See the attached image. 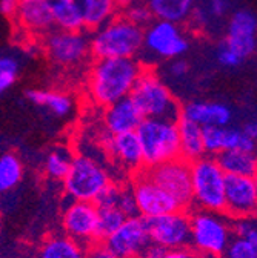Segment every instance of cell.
<instances>
[{"instance_id":"1","label":"cell","mask_w":257,"mask_h":258,"mask_svg":"<svg viewBox=\"0 0 257 258\" xmlns=\"http://www.w3.org/2000/svg\"><path fill=\"white\" fill-rule=\"evenodd\" d=\"M142 70L136 58H95L88 74L89 99L100 108L126 99Z\"/></svg>"},{"instance_id":"2","label":"cell","mask_w":257,"mask_h":258,"mask_svg":"<svg viewBox=\"0 0 257 258\" xmlns=\"http://www.w3.org/2000/svg\"><path fill=\"white\" fill-rule=\"evenodd\" d=\"M143 46V28L125 17H114L92 31L89 52L94 58H134Z\"/></svg>"},{"instance_id":"3","label":"cell","mask_w":257,"mask_h":258,"mask_svg":"<svg viewBox=\"0 0 257 258\" xmlns=\"http://www.w3.org/2000/svg\"><path fill=\"white\" fill-rule=\"evenodd\" d=\"M136 134L142 148L145 168L180 158L177 120L143 118L136 129Z\"/></svg>"},{"instance_id":"4","label":"cell","mask_w":257,"mask_h":258,"mask_svg":"<svg viewBox=\"0 0 257 258\" xmlns=\"http://www.w3.org/2000/svg\"><path fill=\"white\" fill-rule=\"evenodd\" d=\"M130 99L143 118H179L180 108L173 92L152 70H142L133 86Z\"/></svg>"},{"instance_id":"5","label":"cell","mask_w":257,"mask_h":258,"mask_svg":"<svg viewBox=\"0 0 257 258\" xmlns=\"http://www.w3.org/2000/svg\"><path fill=\"white\" fill-rule=\"evenodd\" d=\"M191 165L192 205L199 209L225 214V183L227 174L219 166L216 157L205 155Z\"/></svg>"},{"instance_id":"6","label":"cell","mask_w":257,"mask_h":258,"mask_svg":"<svg viewBox=\"0 0 257 258\" xmlns=\"http://www.w3.org/2000/svg\"><path fill=\"white\" fill-rule=\"evenodd\" d=\"M231 241V228L223 214L199 209L189 215V246L207 258H219Z\"/></svg>"},{"instance_id":"7","label":"cell","mask_w":257,"mask_h":258,"mask_svg":"<svg viewBox=\"0 0 257 258\" xmlns=\"http://www.w3.org/2000/svg\"><path fill=\"white\" fill-rule=\"evenodd\" d=\"M110 183L111 177L99 161L89 155L74 154L70 171L63 178V189L71 200L94 203Z\"/></svg>"},{"instance_id":"8","label":"cell","mask_w":257,"mask_h":258,"mask_svg":"<svg viewBox=\"0 0 257 258\" xmlns=\"http://www.w3.org/2000/svg\"><path fill=\"white\" fill-rule=\"evenodd\" d=\"M145 174L177 200L182 211L192 206L191 165L183 158H176L152 168H143Z\"/></svg>"},{"instance_id":"9","label":"cell","mask_w":257,"mask_h":258,"mask_svg":"<svg viewBox=\"0 0 257 258\" xmlns=\"http://www.w3.org/2000/svg\"><path fill=\"white\" fill-rule=\"evenodd\" d=\"M142 48L157 58L174 60L180 58L188 51L189 42L183 36L179 25L165 20H154L146 29H143Z\"/></svg>"},{"instance_id":"10","label":"cell","mask_w":257,"mask_h":258,"mask_svg":"<svg viewBox=\"0 0 257 258\" xmlns=\"http://www.w3.org/2000/svg\"><path fill=\"white\" fill-rule=\"evenodd\" d=\"M145 223L152 244L165 250L189 246V214L186 211L145 218Z\"/></svg>"},{"instance_id":"11","label":"cell","mask_w":257,"mask_h":258,"mask_svg":"<svg viewBox=\"0 0 257 258\" xmlns=\"http://www.w3.org/2000/svg\"><path fill=\"white\" fill-rule=\"evenodd\" d=\"M131 189L137 205V214L142 218H151L182 211L180 205L171 194L154 183L143 169L134 175Z\"/></svg>"},{"instance_id":"12","label":"cell","mask_w":257,"mask_h":258,"mask_svg":"<svg viewBox=\"0 0 257 258\" xmlns=\"http://www.w3.org/2000/svg\"><path fill=\"white\" fill-rule=\"evenodd\" d=\"M43 43L49 60L60 67H73L89 54V39L82 31H49Z\"/></svg>"},{"instance_id":"13","label":"cell","mask_w":257,"mask_h":258,"mask_svg":"<svg viewBox=\"0 0 257 258\" xmlns=\"http://www.w3.org/2000/svg\"><path fill=\"white\" fill-rule=\"evenodd\" d=\"M62 228L67 237L82 246L97 241V206L91 202L71 200L62 214Z\"/></svg>"},{"instance_id":"14","label":"cell","mask_w":257,"mask_h":258,"mask_svg":"<svg viewBox=\"0 0 257 258\" xmlns=\"http://www.w3.org/2000/svg\"><path fill=\"white\" fill-rule=\"evenodd\" d=\"M119 258H139L151 243L145 218L128 217L120 228L104 241Z\"/></svg>"},{"instance_id":"15","label":"cell","mask_w":257,"mask_h":258,"mask_svg":"<svg viewBox=\"0 0 257 258\" xmlns=\"http://www.w3.org/2000/svg\"><path fill=\"white\" fill-rule=\"evenodd\" d=\"M257 212V190L252 177L227 175L225 214L234 220L249 218Z\"/></svg>"},{"instance_id":"16","label":"cell","mask_w":257,"mask_h":258,"mask_svg":"<svg viewBox=\"0 0 257 258\" xmlns=\"http://www.w3.org/2000/svg\"><path fill=\"white\" fill-rule=\"evenodd\" d=\"M225 43L242 60L248 58L257 46V17L248 10L233 13L228 22Z\"/></svg>"},{"instance_id":"17","label":"cell","mask_w":257,"mask_h":258,"mask_svg":"<svg viewBox=\"0 0 257 258\" xmlns=\"http://www.w3.org/2000/svg\"><path fill=\"white\" fill-rule=\"evenodd\" d=\"M104 149H107L111 158H114L126 171L137 174L145 168L142 148L136 133H125L117 136H111L107 133V136L104 137Z\"/></svg>"},{"instance_id":"18","label":"cell","mask_w":257,"mask_h":258,"mask_svg":"<svg viewBox=\"0 0 257 258\" xmlns=\"http://www.w3.org/2000/svg\"><path fill=\"white\" fill-rule=\"evenodd\" d=\"M13 17L22 29L36 36H46L54 26L49 0H19Z\"/></svg>"},{"instance_id":"19","label":"cell","mask_w":257,"mask_h":258,"mask_svg":"<svg viewBox=\"0 0 257 258\" xmlns=\"http://www.w3.org/2000/svg\"><path fill=\"white\" fill-rule=\"evenodd\" d=\"M104 109V126L107 133L111 136L136 133V129L143 120L142 114L139 112L130 97L122 99Z\"/></svg>"},{"instance_id":"20","label":"cell","mask_w":257,"mask_h":258,"mask_svg":"<svg viewBox=\"0 0 257 258\" xmlns=\"http://www.w3.org/2000/svg\"><path fill=\"white\" fill-rule=\"evenodd\" d=\"M179 117L199 126H228L233 117L231 109L217 102H188L179 109Z\"/></svg>"},{"instance_id":"21","label":"cell","mask_w":257,"mask_h":258,"mask_svg":"<svg viewBox=\"0 0 257 258\" xmlns=\"http://www.w3.org/2000/svg\"><path fill=\"white\" fill-rule=\"evenodd\" d=\"M177 129H179V145H180V158L188 163H192L202 157H205L203 148V136L202 126L192 123L186 118H177Z\"/></svg>"},{"instance_id":"22","label":"cell","mask_w":257,"mask_h":258,"mask_svg":"<svg viewBox=\"0 0 257 258\" xmlns=\"http://www.w3.org/2000/svg\"><path fill=\"white\" fill-rule=\"evenodd\" d=\"M154 20L176 25L186 22L196 8V0H143Z\"/></svg>"},{"instance_id":"23","label":"cell","mask_w":257,"mask_h":258,"mask_svg":"<svg viewBox=\"0 0 257 258\" xmlns=\"http://www.w3.org/2000/svg\"><path fill=\"white\" fill-rule=\"evenodd\" d=\"M216 160L222 171L227 175L254 177L257 172V157L254 152L231 149L216 155Z\"/></svg>"},{"instance_id":"24","label":"cell","mask_w":257,"mask_h":258,"mask_svg":"<svg viewBox=\"0 0 257 258\" xmlns=\"http://www.w3.org/2000/svg\"><path fill=\"white\" fill-rule=\"evenodd\" d=\"M77 2L83 16L85 29L89 31H95L113 20L120 10L117 0H77Z\"/></svg>"},{"instance_id":"25","label":"cell","mask_w":257,"mask_h":258,"mask_svg":"<svg viewBox=\"0 0 257 258\" xmlns=\"http://www.w3.org/2000/svg\"><path fill=\"white\" fill-rule=\"evenodd\" d=\"M53 25L60 31H83V16L77 0H49Z\"/></svg>"},{"instance_id":"26","label":"cell","mask_w":257,"mask_h":258,"mask_svg":"<svg viewBox=\"0 0 257 258\" xmlns=\"http://www.w3.org/2000/svg\"><path fill=\"white\" fill-rule=\"evenodd\" d=\"M26 99L36 106L48 109L56 117H68L73 112L74 103L68 94L48 89H29L26 91Z\"/></svg>"},{"instance_id":"27","label":"cell","mask_w":257,"mask_h":258,"mask_svg":"<svg viewBox=\"0 0 257 258\" xmlns=\"http://www.w3.org/2000/svg\"><path fill=\"white\" fill-rule=\"evenodd\" d=\"M37 258H86V249L65 234L51 235L39 246Z\"/></svg>"},{"instance_id":"28","label":"cell","mask_w":257,"mask_h":258,"mask_svg":"<svg viewBox=\"0 0 257 258\" xmlns=\"http://www.w3.org/2000/svg\"><path fill=\"white\" fill-rule=\"evenodd\" d=\"M23 178V163L17 154L0 155V196L16 189Z\"/></svg>"},{"instance_id":"29","label":"cell","mask_w":257,"mask_h":258,"mask_svg":"<svg viewBox=\"0 0 257 258\" xmlns=\"http://www.w3.org/2000/svg\"><path fill=\"white\" fill-rule=\"evenodd\" d=\"M74 154L70 152L65 146H57L49 151L43 160V172L48 178L56 181H63L67 177Z\"/></svg>"},{"instance_id":"30","label":"cell","mask_w":257,"mask_h":258,"mask_svg":"<svg viewBox=\"0 0 257 258\" xmlns=\"http://www.w3.org/2000/svg\"><path fill=\"white\" fill-rule=\"evenodd\" d=\"M125 220L126 215L119 208H97V241H105Z\"/></svg>"},{"instance_id":"31","label":"cell","mask_w":257,"mask_h":258,"mask_svg":"<svg viewBox=\"0 0 257 258\" xmlns=\"http://www.w3.org/2000/svg\"><path fill=\"white\" fill-rule=\"evenodd\" d=\"M227 127V126H225ZM225 127L220 126H205L202 127V136H203V148L205 154L216 157L217 154L223 152V133Z\"/></svg>"},{"instance_id":"32","label":"cell","mask_w":257,"mask_h":258,"mask_svg":"<svg viewBox=\"0 0 257 258\" xmlns=\"http://www.w3.org/2000/svg\"><path fill=\"white\" fill-rule=\"evenodd\" d=\"M123 11H125L123 17L126 20H130L131 23H134V25H137L140 28L149 25L154 20L152 16H151V11L148 10V7H146V4L143 2V0H136V2H133L131 5L125 7Z\"/></svg>"},{"instance_id":"33","label":"cell","mask_w":257,"mask_h":258,"mask_svg":"<svg viewBox=\"0 0 257 258\" xmlns=\"http://www.w3.org/2000/svg\"><path fill=\"white\" fill-rule=\"evenodd\" d=\"M222 256H225V258H257L252 246L243 237H237V238L231 240L227 250L223 252Z\"/></svg>"},{"instance_id":"34","label":"cell","mask_w":257,"mask_h":258,"mask_svg":"<svg viewBox=\"0 0 257 258\" xmlns=\"http://www.w3.org/2000/svg\"><path fill=\"white\" fill-rule=\"evenodd\" d=\"M117 208L128 217H136L137 214V205H136V199L131 189V184H122L120 189V196H119V202H117Z\"/></svg>"},{"instance_id":"35","label":"cell","mask_w":257,"mask_h":258,"mask_svg":"<svg viewBox=\"0 0 257 258\" xmlns=\"http://www.w3.org/2000/svg\"><path fill=\"white\" fill-rule=\"evenodd\" d=\"M217 61L225 68H236L243 60L227 43L222 42L217 48Z\"/></svg>"},{"instance_id":"36","label":"cell","mask_w":257,"mask_h":258,"mask_svg":"<svg viewBox=\"0 0 257 258\" xmlns=\"http://www.w3.org/2000/svg\"><path fill=\"white\" fill-rule=\"evenodd\" d=\"M86 258H119L104 241H94L86 247Z\"/></svg>"},{"instance_id":"37","label":"cell","mask_w":257,"mask_h":258,"mask_svg":"<svg viewBox=\"0 0 257 258\" xmlns=\"http://www.w3.org/2000/svg\"><path fill=\"white\" fill-rule=\"evenodd\" d=\"M19 61L11 55H0V76H16Z\"/></svg>"},{"instance_id":"38","label":"cell","mask_w":257,"mask_h":258,"mask_svg":"<svg viewBox=\"0 0 257 258\" xmlns=\"http://www.w3.org/2000/svg\"><path fill=\"white\" fill-rule=\"evenodd\" d=\"M228 11V2L227 0H208V8H207V14L216 19H220L227 14Z\"/></svg>"},{"instance_id":"39","label":"cell","mask_w":257,"mask_h":258,"mask_svg":"<svg viewBox=\"0 0 257 258\" xmlns=\"http://www.w3.org/2000/svg\"><path fill=\"white\" fill-rule=\"evenodd\" d=\"M164 258H207V256H203L202 253H199L197 250L188 246V247H180L174 250H167Z\"/></svg>"},{"instance_id":"40","label":"cell","mask_w":257,"mask_h":258,"mask_svg":"<svg viewBox=\"0 0 257 258\" xmlns=\"http://www.w3.org/2000/svg\"><path fill=\"white\" fill-rule=\"evenodd\" d=\"M189 71V64L183 58H174L170 64V73L174 77H183Z\"/></svg>"},{"instance_id":"41","label":"cell","mask_w":257,"mask_h":258,"mask_svg":"<svg viewBox=\"0 0 257 258\" xmlns=\"http://www.w3.org/2000/svg\"><path fill=\"white\" fill-rule=\"evenodd\" d=\"M167 253V250L164 247H160L157 244H152L149 243L146 246V249L140 253L139 258H164V255Z\"/></svg>"},{"instance_id":"42","label":"cell","mask_w":257,"mask_h":258,"mask_svg":"<svg viewBox=\"0 0 257 258\" xmlns=\"http://www.w3.org/2000/svg\"><path fill=\"white\" fill-rule=\"evenodd\" d=\"M252 229V226L249 224L248 218H242V220H236L234 224V231L237 234V237H245L249 231Z\"/></svg>"},{"instance_id":"43","label":"cell","mask_w":257,"mask_h":258,"mask_svg":"<svg viewBox=\"0 0 257 258\" xmlns=\"http://www.w3.org/2000/svg\"><path fill=\"white\" fill-rule=\"evenodd\" d=\"M19 0H0V13L4 16H14Z\"/></svg>"},{"instance_id":"44","label":"cell","mask_w":257,"mask_h":258,"mask_svg":"<svg viewBox=\"0 0 257 258\" xmlns=\"http://www.w3.org/2000/svg\"><path fill=\"white\" fill-rule=\"evenodd\" d=\"M242 131H243L248 137H251L252 140H257V120H252V121L245 123V126H243Z\"/></svg>"},{"instance_id":"45","label":"cell","mask_w":257,"mask_h":258,"mask_svg":"<svg viewBox=\"0 0 257 258\" xmlns=\"http://www.w3.org/2000/svg\"><path fill=\"white\" fill-rule=\"evenodd\" d=\"M16 82V76H0V94L8 91Z\"/></svg>"},{"instance_id":"46","label":"cell","mask_w":257,"mask_h":258,"mask_svg":"<svg viewBox=\"0 0 257 258\" xmlns=\"http://www.w3.org/2000/svg\"><path fill=\"white\" fill-rule=\"evenodd\" d=\"M243 238H246L248 241H249V244L252 246V249H254V252H255V255H257V229H251Z\"/></svg>"},{"instance_id":"47","label":"cell","mask_w":257,"mask_h":258,"mask_svg":"<svg viewBox=\"0 0 257 258\" xmlns=\"http://www.w3.org/2000/svg\"><path fill=\"white\" fill-rule=\"evenodd\" d=\"M133 2H136V0H117L119 8H125V7H128V5H131Z\"/></svg>"},{"instance_id":"48","label":"cell","mask_w":257,"mask_h":258,"mask_svg":"<svg viewBox=\"0 0 257 258\" xmlns=\"http://www.w3.org/2000/svg\"><path fill=\"white\" fill-rule=\"evenodd\" d=\"M252 180H254V186H255V190H257V172H255V175L252 177Z\"/></svg>"}]
</instances>
